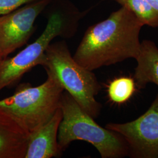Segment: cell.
<instances>
[{
  "label": "cell",
  "instance_id": "cell-1",
  "mask_svg": "<svg viewBox=\"0 0 158 158\" xmlns=\"http://www.w3.org/2000/svg\"><path fill=\"white\" fill-rule=\"evenodd\" d=\"M143 25L124 6L107 19L89 27L81 40L74 59L93 71L138 56L140 32Z\"/></svg>",
  "mask_w": 158,
  "mask_h": 158
},
{
  "label": "cell",
  "instance_id": "cell-2",
  "mask_svg": "<svg viewBox=\"0 0 158 158\" xmlns=\"http://www.w3.org/2000/svg\"><path fill=\"white\" fill-rule=\"evenodd\" d=\"M65 1L60 0V4L49 15L45 29L37 40L15 56L0 62V92L15 84L31 69L41 65L47 48L55 38H70L75 34L83 13Z\"/></svg>",
  "mask_w": 158,
  "mask_h": 158
},
{
  "label": "cell",
  "instance_id": "cell-3",
  "mask_svg": "<svg viewBox=\"0 0 158 158\" xmlns=\"http://www.w3.org/2000/svg\"><path fill=\"white\" fill-rule=\"evenodd\" d=\"M60 108L62 119L57 141L62 152L72 142L77 140L91 143L102 158L128 156L129 148L124 138L114 131L100 126L66 91L63 93Z\"/></svg>",
  "mask_w": 158,
  "mask_h": 158
},
{
  "label": "cell",
  "instance_id": "cell-4",
  "mask_svg": "<svg viewBox=\"0 0 158 158\" xmlns=\"http://www.w3.org/2000/svg\"><path fill=\"white\" fill-rule=\"evenodd\" d=\"M40 66L55 76L84 111L94 119L100 115L102 105L96 100V96L102 85L93 71L76 62L64 40L51 43Z\"/></svg>",
  "mask_w": 158,
  "mask_h": 158
},
{
  "label": "cell",
  "instance_id": "cell-5",
  "mask_svg": "<svg viewBox=\"0 0 158 158\" xmlns=\"http://www.w3.org/2000/svg\"><path fill=\"white\" fill-rule=\"evenodd\" d=\"M42 85H19L15 93L0 100V108L15 119L29 134L47 123L60 107L64 89L55 76L46 71Z\"/></svg>",
  "mask_w": 158,
  "mask_h": 158
},
{
  "label": "cell",
  "instance_id": "cell-6",
  "mask_svg": "<svg viewBox=\"0 0 158 158\" xmlns=\"http://www.w3.org/2000/svg\"><path fill=\"white\" fill-rule=\"evenodd\" d=\"M106 128L124 138L130 158H158V94L138 118L125 123H108Z\"/></svg>",
  "mask_w": 158,
  "mask_h": 158
},
{
  "label": "cell",
  "instance_id": "cell-7",
  "mask_svg": "<svg viewBox=\"0 0 158 158\" xmlns=\"http://www.w3.org/2000/svg\"><path fill=\"white\" fill-rule=\"evenodd\" d=\"M53 0H39L0 16V57L6 59L25 45L35 31L36 18Z\"/></svg>",
  "mask_w": 158,
  "mask_h": 158
},
{
  "label": "cell",
  "instance_id": "cell-8",
  "mask_svg": "<svg viewBox=\"0 0 158 158\" xmlns=\"http://www.w3.org/2000/svg\"><path fill=\"white\" fill-rule=\"evenodd\" d=\"M62 119L60 107L47 123L29 134L25 158H59L61 156L62 152L58 144L57 135Z\"/></svg>",
  "mask_w": 158,
  "mask_h": 158
},
{
  "label": "cell",
  "instance_id": "cell-9",
  "mask_svg": "<svg viewBox=\"0 0 158 158\" xmlns=\"http://www.w3.org/2000/svg\"><path fill=\"white\" fill-rule=\"evenodd\" d=\"M29 134L0 108V158H25Z\"/></svg>",
  "mask_w": 158,
  "mask_h": 158
},
{
  "label": "cell",
  "instance_id": "cell-10",
  "mask_svg": "<svg viewBox=\"0 0 158 158\" xmlns=\"http://www.w3.org/2000/svg\"><path fill=\"white\" fill-rule=\"evenodd\" d=\"M134 79L136 88L141 90L149 83L158 87V48L150 40H143L141 44L139 55L135 59Z\"/></svg>",
  "mask_w": 158,
  "mask_h": 158
},
{
  "label": "cell",
  "instance_id": "cell-11",
  "mask_svg": "<svg viewBox=\"0 0 158 158\" xmlns=\"http://www.w3.org/2000/svg\"><path fill=\"white\" fill-rule=\"evenodd\" d=\"M136 89L134 78L119 77L111 80L108 85V97L110 102L121 105L130 100Z\"/></svg>",
  "mask_w": 158,
  "mask_h": 158
},
{
  "label": "cell",
  "instance_id": "cell-12",
  "mask_svg": "<svg viewBox=\"0 0 158 158\" xmlns=\"http://www.w3.org/2000/svg\"><path fill=\"white\" fill-rule=\"evenodd\" d=\"M132 12L144 25L158 27V12L146 0H114Z\"/></svg>",
  "mask_w": 158,
  "mask_h": 158
},
{
  "label": "cell",
  "instance_id": "cell-13",
  "mask_svg": "<svg viewBox=\"0 0 158 158\" xmlns=\"http://www.w3.org/2000/svg\"><path fill=\"white\" fill-rule=\"evenodd\" d=\"M39 0H0V16L7 14L29 3Z\"/></svg>",
  "mask_w": 158,
  "mask_h": 158
},
{
  "label": "cell",
  "instance_id": "cell-14",
  "mask_svg": "<svg viewBox=\"0 0 158 158\" xmlns=\"http://www.w3.org/2000/svg\"><path fill=\"white\" fill-rule=\"evenodd\" d=\"M147 2L158 12V0H146Z\"/></svg>",
  "mask_w": 158,
  "mask_h": 158
},
{
  "label": "cell",
  "instance_id": "cell-15",
  "mask_svg": "<svg viewBox=\"0 0 158 158\" xmlns=\"http://www.w3.org/2000/svg\"><path fill=\"white\" fill-rule=\"evenodd\" d=\"M1 60H2V59H1V57H0V62H1Z\"/></svg>",
  "mask_w": 158,
  "mask_h": 158
}]
</instances>
